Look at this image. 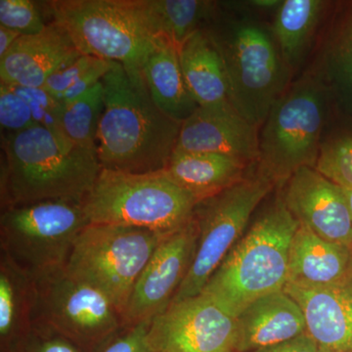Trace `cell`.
Listing matches in <instances>:
<instances>
[{
    "instance_id": "obj_10",
    "label": "cell",
    "mask_w": 352,
    "mask_h": 352,
    "mask_svg": "<svg viewBox=\"0 0 352 352\" xmlns=\"http://www.w3.org/2000/svg\"><path fill=\"white\" fill-rule=\"evenodd\" d=\"M276 187L254 164L241 182L198 203L195 256L173 302L200 295L210 278L242 238L256 208ZM170 303V305H171Z\"/></svg>"
},
{
    "instance_id": "obj_36",
    "label": "cell",
    "mask_w": 352,
    "mask_h": 352,
    "mask_svg": "<svg viewBox=\"0 0 352 352\" xmlns=\"http://www.w3.org/2000/svg\"><path fill=\"white\" fill-rule=\"evenodd\" d=\"M21 36H22V34H19V32L3 27V25H0V59L6 56L8 51L14 45V43Z\"/></svg>"
},
{
    "instance_id": "obj_12",
    "label": "cell",
    "mask_w": 352,
    "mask_h": 352,
    "mask_svg": "<svg viewBox=\"0 0 352 352\" xmlns=\"http://www.w3.org/2000/svg\"><path fill=\"white\" fill-rule=\"evenodd\" d=\"M148 339L153 352H234L236 318L200 294L155 317Z\"/></svg>"
},
{
    "instance_id": "obj_38",
    "label": "cell",
    "mask_w": 352,
    "mask_h": 352,
    "mask_svg": "<svg viewBox=\"0 0 352 352\" xmlns=\"http://www.w3.org/2000/svg\"><path fill=\"white\" fill-rule=\"evenodd\" d=\"M344 190V195L346 197L347 203H349V208H351V215H352V190L342 188Z\"/></svg>"
},
{
    "instance_id": "obj_33",
    "label": "cell",
    "mask_w": 352,
    "mask_h": 352,
    "mask_svg": "<svg viewBox=\"0 0 352 352\" xmlns=\"http://www.w3.org/2000/svg\"><path fill=\"white\" fill-rule=\"evenodd\" d=\"M150 324L122 325L91 352H153L148 339Z\"/></svg>"
},
{
    "instance_id": "obj_15",
    "label": "cell",
    "mask_w": 352,
    "mask_h": 352,
    "mask_svg": "<svg viewBox=\"0 0 352 352\" xmlns=\"http://www.w3.org/2000/svg\"><path fill=\"white\" fill-rule=\"evenodd\" d=\"M259 131L231 104L198 107L182 122L175 152L224 155L254 164L259 160Z\"/></svg>"
},
{
    "instance_id": "obj_1",
    "label": "cell",
    "mask_w": 352,
    "mask_h": 352,
    "mask_svg": "<svg viewBox=\"0 0 352 352\" xmlns=\"http://www.w3.org/2000/svg\"><path fill=\"white\" fill-rule=\"evenodd\" d=\"M104 111L97 132L102 168L129 173L166 170L182 122L164 113L152 100L144 75H131L112 62L102 78Z\"/></svg>"
},
{
    "instance_id": "obj_4",
    "label": "cell",
    "mask_w": 352,
    "mask_h": 352,
    "mask_svg": "<svg viewBox=\"0 0 352 352\" xmlns=\"http://www.w3.org/2000/svg\"><path fill=\"white\" fill-rule=\"evenodd\" d=\"M300 223L281 193L261 210L201 294L233 317L288 283L289 247Z\"/></svg>"
},
{
    "instance_id": "obj_8",
    "label": "cell",
    "mask_w": 352,
    "mask_h": 352,
    "mask_svg": "<svg viewBox=\"0 0 352 352\" xmlns=\"http://www.w3.org/2000/svg\"><path fill=\"white\" fill-rule=\"evenodd\" d=\"M166 236L136 227L90 223L76 238L65 270L101 291L122 317L134 285Z\"/></svg>"
},
{
    "instance_id": "obj_18",
    "label": "cell",
    "mask_w": 352,
    "mask_h": 352,
    "mask_svg": "<svg viewBox=\"0 0 352 352\" xmlns=\"http://www.w3.org/2000/svg\"><path fill=\"white\" fill-rule=\"evenodd\" d=\"M302 308L285 289L254 300L236 317L234 352H251L307 333Z\"/></svg>"
},
{
    "instance_id": "obj_19",
    "label": "cell",
    "mask_w": 352,
    "mask_h": 352,
    "mask_svg": "<svg viewBox=\"0 0 352 352\" xmlns=\"http://www.w3.org/2000/svg\"><path fill=\"white\" fill-rule=\"evenodd\" d=\"M352 277V250L298 226L289 247L288 283L320 287Z\"/></svg>"
},
{
    "instance_id": "obj_30",
    "label": "cell",
    "mask_w": 352,
    "mask_h": 352,
    "mask_svg": "<svg viewBox=\"0 0 352 352\" xmlns=\"http://www.w3.org/2000/svg\"><path fill=\"white\" fill-rule=\"evenodd\" d=\"M41 4L32 0H0V25L22 36L39 34L45 29Z\"/></svg>"
},
{
    "instance_id": "obj_31",
    "label": "cell",
    "mask_w": 352,
    "mask_h": 352,
    "mask_svg": "<svg viewBox=\"0 0 352 352\" xmlns=\"http://www.w3.org/2000/svg\"><path fill=\"white\" fill-rule=\"evenodd\" d=\"M0 126L1 135L18 133L36 126L27 102L3 82H0Z\"/></svg>"
},
{
    "instance_id": "obj_16",
    "label": "cell",
    "mask_w": 352,
    "mask_h": 352,
    "mask_svg": "<svg viewBox=\"0 0 352 352\" xmlns=\"http://www.w3.org/2000/svg\"><path fill=\"white\" fill-rule=\"evenodd\" d=\"M61 25L51 21L43 32L22 36L0 59V82L43 87L50 76L80 56Z\"/></svg>"
},
{
    "instance_id": "obj_17",
    "label": "cell",
    "mask_w": 352,
    "mask_h": 352,
    "mask_svg": "<svg viewBox=\"0 0 352 352\" xmlns=\"http://www.w3.org/2000/svg\"><path fill=\"white\" fill-rule=\"evenodd\" d=\"M285 292L302 308L307 333L320 349L352 352V277L339 284H287Z\"/></svg>"
},
{
    "instance_id": "obj_35",
    "label": "cell",
    "mask_w": 352,
    "mask_h": 352,
    "mask_svg": "<svg viewBox=\"0 0 352 352\" xmlns=\"http://www.w3.org/2000/svg\"><path fill=\"white\" fill-rule=\"evenodd\" d=\"M251 352H321V349L314 338L307 332L286 342Z\"/></svg>"
},
{
    "instance_id": "obj_24",
    "label": "cell",
    "mask_w": 352,
    "mask_h": 352,
    "mask_svg": "<svg viewBox=\"0 0 352 352\" xmlns=\"http://www.w3.org/2000/svg\"><path fill=\"white\" fill-rule=\"evenodd\" d=\"M143 75L152 100L173 120L183 122L199 107L185 82L178 48L168 38L146 60Z\"/></svg>"
},
{
    "instance_id": "obj_27",
    "label": "cell",
    "mask_w": 352,
    "mask_h": 352,
    "mask_svg": "<svg viewBox=\"0 0 352 352\" xmlns=\"http://www.w3.org/2000/svg\"><path fill=\"white\" fill-rule=\"evenodd\" d=\"M103 111L102 80L82 96L64 105L62 124L72 145L97 153V132Z\"/></svg>"
},
{
    "instance_id": "obj_39",
    "label": "cell",
    "mask_w": 352,
    "mask_h": 352,
    "mask_svg": "<svg viewBox=\"0 0 352 352\" xmlns=\"http://www.w3.org/2000/svg\"><path fill=\"white\" fill-rule=\"evenodd\" d=\"M321 352H342V351H323V349H321Z\"/></svg>"
},
{
    "instance_id": "obj_7",
    "label": "cell",
    "mask_w": 352,
    "mask_h": 352,
    "mask_svg": "<svg viewBox=\"0 0 352 352\" xmlns=\"http://www.w3.org/2000/svg\"><path fill=\"white\" fill-rule=\"evenodd\" d=\"M198 203L164 170L129 173L102 168L83 207L92 224L136 227L170 235L193 219Z\"/></svg>"
},
{
    "instance_id": "obj_25",
    "label": "cell",
    "mask_w": 352,
    "mask_h": 352,
    "mask_svg": "<svg viewBox=\"0 0 352 352\" xmlns=\"http://www.w3.org/2000/svg\"><path fill=\"white\" fill-rule=\"evenodd\" d=\"M328 6L323 0H283L275 12L271 28L293 75L309 55Z\"/></svg>"
},
{
    "instance_id": "obj_11",
    "label": "cell",
    "mask_w": 352,
    "mask_h": 352,
    "mask_svg": "<svg viewBox=\"0 0 352 352\" xmlns=\"http://www.w3.org/2000/svg\"><path fill=\"white\" fill-rule=\"evenodd\" d=\"M34 278V323L47 326L87 352L122 327V314L109 298L65 267Z\"/></svg>"
},
{
    "instance_id": "obj_37",
    "label": "cell",
    "mask_w": 352,
    "mask_h": 352,
    "mask_svg": "<svg viewBox=\"0 0 352 352\" xmlns=\"http://www.w3.org/2000/svg\"><path fill=\"white\" fill-rule=\"evenodd\" d=\"M283 0H252V1H247V6L251 7L254 10L263 11H272L276 12L277 9L281 6Z\"/></svg>"
},
{
    "instance_id": "obj_9",
    "label": "cell",
    "mask_w": 352,
    "mask_h": 352,
    "mask_svg": "<svg viewBox=\"0 0 352 352\" xmlns=\"http://www.w3.org/2000/svg\"><path fill=\"white\" fill-rule=\"evenodd\" d=\"M90 224L83 201L50 200L1 210L0 252L36 277L63 268Z\"/></svg>"
},
{
    "instance_id": "obj_20",
    "label": "cell",
    "mask_w": 352,
    "mask_h": 352,
    "mask_svg": "<svg viewBox=\"0 0 352 352\" xmlns=\"http://www.w3.org/2000/svg\"><path fill=\"white\" fill-rule=\"evenodd\" d=\"M252 166L224 155L173 152L164 173L200 203L241 182Z\"/></svg>"
},
{
    "instance_id": "obj_34",
    "label": "cell",
    "mask_w": 352,
    "mask_h": 352,
    "mask_svg": "<svg viewBox=\"0 0 352 352\" xmlns=\"http://www.w3.org/2000/svg\"><path fill=\"white\" fill-rule=\"evenodd\" d=\"M102 60L103 59L80 55L73 63L50 76L43 87L55 97L59 96L80 82L83 76H87Z\"/></svg>"
},
{
    "instance_id": "obj_28",
    "label": "cell",
    "mask_w": 352,
    "mask_h": 352,
    "mask_svg": "<svg viewBox=\"0 0 352 352\" xmlns=\"http://www.w3.org/2000/svg\"><path fill=\"white\" fill-rule=\"evenodd\" d=\"M314 168L342 188L352 190V131L324 134Z\"/></svg>"
},
{
    "instance_id": "obj_23",
    "label": "cell",
    "mask_w": 352,
    "mask_h": 352,
    "mask_svg": "<svg viewBox=\"0 0 352 352\" xmlns=\"http://www.w3.org/2000/svg\"><path fill=\"white\" fill-rule=\"evenodd\" d=\"M36 300V278L0 252V352L31 330Z\"/></svg>"
},
{
    "instance_id": "obj_3",
    "label": "cell",
    "mask_w": 352,
    "mask_h": 352,
    "mask_svg": "<svg viewBox=\"0 0 352 352\" xmlns=\"http://www.w3.org/2000/svg\"><path fill=\"white\" fill-rule=\"evenodd\" d=\"M226 71L228 98L245 120L261 129L293 82L271 25L249 16L219 12L205 28Z\"/></svg>"
},
{
    "instance_id": "obj_6",
    "label": "cell",
    "mask_w": 352,
    "mask_h": 352,
    "mask_svg": "<svg viewBox=\"0 0 352 352\" xmlns=\"http://www.w3.org/2000/svg\"><path fill=\"white\" fill-rule=\"evenodd\" d=\"M332 103L328 88L309 68L271 109L259 131L256 168L276 186L303 166L315 168Z\"/></svg>"
},
{
    "instance_id": "obj_32",
    "label": "cell",
    "mask_w": 352,
    "mask_h": 352,
    "mask_svg": "<svg viewBox=\"0 0 352 352\" xmlns=\"http://www.w3.org/2000/svg\"><path fill=\"white\" fill-rule=\"evenodd\" d=\"M9 352H87L64 336L43 325L34 323L22 339Z\"/></svg>"
},
{
    "instance_id": "obj_14",
    "label": "cell",
    "mask_w": 352,
    "mask_h": 352,
    "mask_svg": "<svg viewBox=\"0 0 352 352\" xmlns=\"http://www.w3.org/2000/svg\"><path fill=\"white\" fill-rule=\"evenodd\" d=\"M281 196L300 226L352 250V215L342 187L314 168L303 166L285 182Z\"/></svg>"
},
{
    "instance_id": "obj_22",
    "label": "cell",
    "mask_w": 352,
    "mask_h": 352,
    "mask_svg": "<svg viewBox=\"0 0 352 352\" xmlns=\"http://www.w3.org/2000/svg\"><path fill=\"white\" fill-rule=\"evenodd\" d=\"M310 68L328 88L333 103L352 116V3L333 18Z\"/></svg>"
},
{
    "instance_id": "obj_21",
    "label": "cell",
    "mask_w": 352,
    "mask_h": 352,
    "mask_svg": "<svg viewBox=\"0 0 352 352\" xmlns=\"http://www.w3.org/2000/svg\"><path fill=\"white\" fill-rule=\"evenodd\" d=\"M178 55L185 82L199 107L230 104L223 63L207 30L186 39L178 47Z\"/></svg>"
},
{
    "instance_id": "obj_13",
    "label": "cell",
    "mask_w": 352,
    "mask_h": 352,
    "mask_svg": "<svg viewBox=\"0 0 352 352\" xmlns=\"http://www.w3.org/2000/svg\"><path fill=\"white\" fill-rule=\"evenodd\" d=\"M198 241L195 217L166 236L152 254L122 315V325L150 322L170 307L188 274Z\"/></svg>"
},
{
    "instance_id": "obj_5",
    "label": "cell",
    "mask_w": 352,
    "mask_h": 352,
    "mask_svg": "<svg viewBox=\"0 0 352 352\" xmlns=\"http://www.w3.org/2000/svg\"><path fill=\"white\" fill-rule=\"evenodd\" d=\"M82 55L117 62L131 75H142L148 57L164 38L147 0H52L43 2Z\"/></svg>"
},
{
    "instance_id": "obj_29",
    "label": "cell",
    "mask_w": 352,
    "mask_h": 352,
    "mask_svg": "<svg viewBox=\"0 0 352 352\" xmlns=\"http://www.w3.org/2000/svg\"><path fill=\"white\" fill-rule=\"evenodd\" d=\"M10 87L16 94H19L27 102L36 126L43 127L54 134L65 147H76L71 144L65 135L63 124H62L64 104L61 101L58 100L54 95L50 94L44 87H18V85H10Z\"/></svg>"
},
{
    "instance_id": "obj_2",
    "label": "cell",
    "mask_w": 352,
    "mask_h": 352,
    "mask_svg": "<svg viewBox=\"0 0 352 352\" xmlns=\"http://www.w3.org/2000/svg\"><path fill=\"white\" fill-rule=\"evenodd\" d=\"M1 210L41 201H83L100 175L96 152L65 147L43 127L1 135Z\"/></svg>"
},
{
    "instance_id": "obj_26",
    "label": "cell",
    "mask_w": 352,
    "mask_h": 352,
    "mask_svg": "<svg viewBox=\"0 0 352 352\" xmlns=\"http://www.w3.org/2000/svg\"><path fill=\"white\" fill-rule=\"evenodd\" d=\"M157 31L179 47L205 29L219 12V2L207 0H147Z\"/></svg>"
}]
</instances>
